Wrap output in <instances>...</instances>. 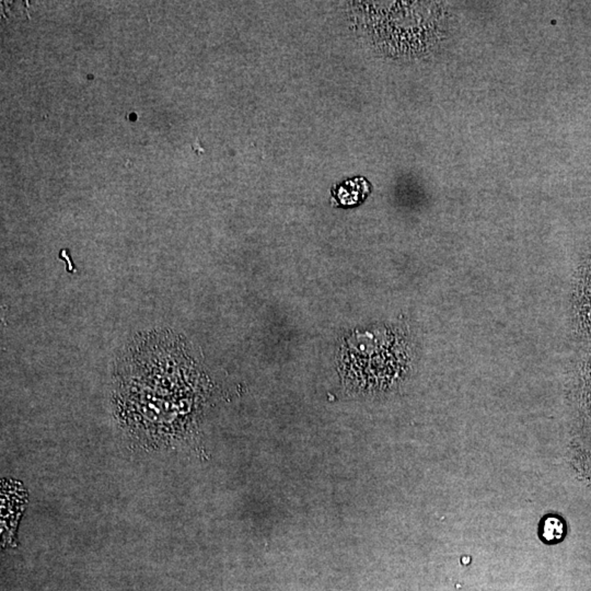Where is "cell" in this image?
<instances>
[{"mask_svg": "<svg viewBox=\"0 0 591 591\" xmlns=\"http://www.w3.org/2000/svg\"><path fill=\"white\" fill-rule=\"evenodd\" d=\"M564 535V525L555 517H550L544 521L543 538L549 542L558 541Z\"/></svg>", "mask_w": 591, "mask_h": 591, "instance_id": "1", "label": "cell"}]
</instances>
